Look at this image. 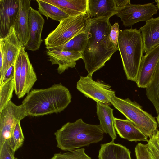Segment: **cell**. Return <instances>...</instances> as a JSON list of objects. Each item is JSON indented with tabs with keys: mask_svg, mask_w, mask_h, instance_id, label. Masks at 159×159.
Here are the masks:
<instances>
[{
	"mask_svg": "<svg viewBox=\"0 0 159 159\" xmlns=\"http://www.w3.org/2000/svg\"><path fill=\"white\" fill-rule=\"evenodd\" d=\"M118 47L127 79L136 82L143 53L140 30L136 28L120 30Z\"/></svg>",
	"mask_w": 159,
	"mask_h": 159,
	"instance_id": "cell-4",
	"label": "cell"
},
{
	"mask_svg": "<svg viewBox=\"0 0 159 159\" xmlns=\"http://www.w3.org/2000/svg\"><path fill=\"white\" fill-rule=\"evenodd\" d=\"M155 2L156 3L157 7V9L159 10V0H155Z\"/></svg>",
	"mask_w": 159,
	"mask_h": 159,
	"instance_id": "cell-36",
	"label": "cell"
},
{
	"mask_svg": "<svg viewBox=\"0 0 159 159\" xmlns=\"http://www.w3.org/2000/svg\"><path fill=\"white\" fill-rule=\"evenodd\" d=\"M23 48L22 46L16 57L14 64V91L17 96L19 93L20 80L22 66Z\"/></svg>",
	"mask_w": 159,
	"mask_h": 159,
	"instance_id": "cell-27",
	"label": "cell"
},
{
	"mask_svg": "<svg viewBox=\"0 0 159 159\" xmlns=\"http://www.w3.org/2000/svg\"><path fill=\"white\" fill-rule=\"evenodd\" d=\"M43 0L57 7L69 16L74 17L89 13V0Z\"/></svg>",
	"mask_w": 159,
	"mask_h": 159,
	"instance_id": "cell-19",
	"label": "cell"
},
{
	"mask_svg": "<svg viewBox=\"0 0 159 159\" xmlns=\"http://www.w3.org/2000/svg\"><path fill=\"white\" fill-rule=\"evenodd\" d=\"M37 77L27 53L23 47L22 66L20 83V89L17 96L20 99L26 93H29L34 84L37 80Z\"/></svg>",
	"mask_w": 159,
	"mask_h": 159,
	"instance_id": "cell-16",
	"label": "cell"
},
{
	"mask_svg": "<svg viewBox=\"0 0 159 159\" xmlns=\"http://www.w3.org/2000/svg\"><path fill=\"white\" fill-rule=\"evenodd\" d=\"M145 89L147 97L158 114L159 112V60L152 80Z\"/></svg>",
	"mask_w": 159,
	"mask_h": 159,
	"instance_id": "cell-24",
	"label": "cell"
},
{
	"mask_svg": "<svg viewBox=\"0 0 159 159\" xmlns=\"http://www.w3.org/2000/svg\"><path fill=\"white\" fill-rule=\"evenodd\" d=\"M46 53L52 65H58L57 71L59 74L70 68H75L76 61L83 58V53L80 52L47 49Z\"/></svg>",
	"mask_w": 159,
	"mask_h": 159,
	"instance_id": "cell-14",
	"label": "cell"
},
{
	"mask_svg": "<svg viewBox=\"0 0 159 159\" xmlns=\"http://www.w3.org/2000/svg\"><path fill=\"white\" fill-rule=\"evenodd\" d=\"M90 18H110L117 12L115 0H89Z\"/></svg>",
	"mask_w": 159,
	"mask_h": 159,
	"instance_id": "cell-20",
	"label": "cell"
},
{
	"mask_svg": "<svg viewBox=\"0 0 159 159\" xmlns=\"http://www.w3.org/2000/svg\"><path fill=\"white\" fill-rule=\"evenodd\" d=\"M14 66L12 65L6 72L2 81L0 84V86L7 82L11 78L14 77Z\"/></svg>",
	"mask_w": 159,
	"mask_h": 159,
	"instance_id": "cell-34",
	"label": "cell"
},
{
	"mask_svg": "<svg viewBox=\"0 0 159 159\" xmlns=\"http://www.w3.org/2000/svg\"><path fill=\"white\" fill-rule=\"evenodd\" d=\"M89 14L69 16L61 22L44 40L47 49L63 45L77 35L85 32Z\"/></svg>",
	"mask_w": 159,
	"mask_h": 159,
	"instance_id": "cell-6",
	"label": "cell"
},
{
	"mask_svg": "<svg viewBox=\"0 0 159 159\" xmlns=\"http://www.w3.org/2000/svg\"><path fill=\"white\" fill-rule=\"evenodd\" d=\"M96 102L97 114L100 122L99 125L104 133L109 134L112 140L114 141L117 135L114 125L113 109L108 104Z\"/></svg>",
	"mask_w": 159,
	"mask_h": 159,
	"instance_id": "cell-21",
	"label": "cell"
},
{
	"mask_svg": "<svg viewBox=\"0 0 159 159\" xmlns=\"http://www.w3.org/2000/svg\"><path fill=\"white\" fill-rule=\"evenodd\" d=\"M156 136L159 141V130H157L156 133Z\"/></svg>",
	"mask_w": 159,
	"mask_h": 159,
	"instance_id": "cell-38",
	"label": "cell"
},
{
	"mask_svg": "<svg viewBox=\"0 0 159 159\" xmlns=\"http://www.w3.org/2000/svg\"><path fill=\"white\" fill-rule=\"evenodd\" d=\"M111 26L107 18H89L88 20L85 31L87 44L82 59L88 75L92 77L118 50L109 39Z\"/></svg>",
	"mask_w": 159,
	"mask_h": 159,
	"instance_id": "cell-1",
	"label": "cell"
},
{
	"mask_svg": "<svg viewBox=\"0 0 159 159\" xmlns=\"http://www.w3.org/2000/svg\"><path fill=\"white\" fill-rule=\"evenodd\" d=\"M131 152L125 146L114 141L102 144L99 151V159H131Z\"/></svg>",
	"mask_w": 159,
	"mask_h": 159,
	"instance_id": "cell-22",
	"label": "cell"
},
{
	"mask_svg": "<svg viewBox=\"0 0 159 159\" xmlns=\"http://www.w3.org/2000/svg\"><path fill=\"white\" fill-rule=\"evenodd\" d=\"M111 103L147 136L149 138L157 133L158 124L155 118L136 102L114 96Z\"/></svg>",
	"mask_w": 159,
	"mask_h": 159,
	"instance_id": "cell-5",
	"label": "cell"
},
{
	"mask_svg": "<svg viewBox=\"0 0 159 159\" xmlns=\"http://www.w3.org/2000/svg\"><path fill=\"white\" fill-rule=\"evenodd\" d=\"M19 0H0V39L7 35L19 12Z\"/></svg>",
	"mask_w": 159,
	"mask_h": 159,
	"instance_id": "cell-12",
	"label": "cell"
},
{
	"mask_svg": "<svg viewBox=\"0 0 159 159\" xmlns=\"http://www.w3.org/2000/svg\"><path fill=\"white\" fill-rule=\"evenodd\" d=\"M39 12L48 19L50 18L54 20L61 22L69 16L57 7L46 2L43 0H36Z\"/></svg>",
	"mask_w": 159,
	"mask_h": 159,
	"instance_id": "cell-25",
	"label": "cell"
},
{
	"mask_svg": "<svg viewBox=\"0 0 159 159\" xmlns=\"http://www.w3.org/2000/svg\"><path fill=\"white\" fill-rule=\"evenodd\" d=\"M70 152L56 153L51 159H91L86 154L84 148H78Z\"/></svg>",
	"mask_w": 159,
	"mask_h": 159,
	"instance_id": "cell-28",
	"label": "cell"
},
{
	"mask_svg": "<svg viewBox=\"0 0 159 159\" xmlns=\"http://www.w3.org/2000/svg\"><path fill=\"white\" fill-rule=\"evenodd\" d=\"M158 115L157 118V122L159 126V112L157 114Z\"/></svg>",
	"mask_w": 159,
	"mask_h": 159,
	"instance_id": "cell-37",
	"label": "cell"
},
{
	"mask_svg": "<svg viewBox=\"0 0 159 159\" xmlns=\"http://www.w3.org/2000/svg\"><path fill=\"white\" fill-rule=\"evenodd\" d=\"M143 43V53H146L159 44V16L151 18L140 28Z\"/></svg>",
	"mask_w": 159,
	"mask_h": 159,
	"instance_id": "cell-17",
	"label": "cell"
},
{
	"mask_svg": "<svg viewBox=\"0 0 159 159\" xmlns=\"http://www.w3.org/2000/svg\"><path fill=\"white\" fill-rule=\"evenodd\" d=\"M24 140V137L19 122L16 125L10 139V145L12 149L15 151L17 150L23 145Z\"/></svg>",
	"mask_w": 159,
	"mask_h": 159,
	"instance_id": "cell-29",
	"label": "cell"
},
{
	"mask_svg": "<svg viewBox=\"0 0 159 159\" xmlns=\"http://www.w3.org/2000/svg\"><path fill=\"white\" fill-rule=\"evenodd\" d=\"M136 159H153L148 149L147 144L138 143L135 149Z\"/></svg>",
	"mask_w": 159,
	"mask_h": 159,
	"instance_id": "cell-32",
	"label": "cell"
},
{
	"mask_svg": "<svg viewBox=\"0 0 159 159\" xmlns=\"http://www.w3.org/2000/svg\"><path fill=\"white\" fill-rule=\"evenodd\" d=\"M19 14L13 27L22 46L25 47L29 39V15L31 7L30 1L19 0Z\"/></svg>",
	"mask_w": 159,
	"mask_h": 159,
	"instance_id": "cell-15",
	"label": "cell"
},
{
	"mask_svg": "<svg viewBox=\"0 0 159 159\" xmlns=\"http://www.w3.org/2000/svg\"><path fill=\"white\" fill-rule=\"evenodd\" d=\"M3 65V58L2 51L0 50V77L1 76Z\"/></svg>",
	"mask_w": 159,
	"mask_h": 159,
	"instance_id": "cell-35",
	"label": "cell"
},
{
	"mask_svg": "<svg viewBox=\"0 0 159 159\" xmlns=\"http://www.w3.org/2000/svg\"><path fill=\"white\" fill-rule=\"evenodd\" d=\"M14 89V77L0 86V112L11 101Z\"/></svg>",
	"mask_w": 159,
	"mask_h": 159,
	"instance_id": "cell-26",
	"label": "cell"
},
{
	"mask_svg": "<svg viewBox=\"0 0 159 159\" xmlns=\"http://www.w3.org/2000/svg\"><path fill=\"white\" fill-rule=\"evenodd\" d=\"M104 133L99 125L88 124L80 119L74 122L66 123L54 135L57 147L70 151L100 142Z\"/></svg>",
	"mask_w": 159,
	"mask_h": 159,
	"instance_id": "cell-3",
	"label": "cell"
},
{
	"mask_svg": "<svg viewBox=\"0 0 159 159\" xmlns=\"http://www.w3.org/2000/svg\"><path fill=\"white\" fill-rule=\"evenodd\" d=\"M158 9L153 3L134 4L129 3L117 8L116 16L125 27H132L141 21L146 22L157 13Z\"/></svg>",
	"mask_w": 159,
	"mask_h": 159,
	"instance_id": "cell-9",
	"label": "cell"
},
{
	"mask_svg": "<svg viewBox=\"0 0 159 159\" xmlns=\"http://www.w3.org/2000/svg\"><path fill=\"white\" fill-rule=\"evenodd\" d=\"M119 31V25L118 23H115L113 25H111L109 39L110 41L116 47H118Z\"/></svg>",
	"mask_w": 159,
	"mask_h": 159,
	"instance_id": "cell-33",
	"label": "cell"
},
{
	"mask_svg": "<svg viewBox=\"0 0 159 159\" xmlns=\"http://www.w3.org/2000/svg\"><path fill=\"white\" fill-rule=\"evenodd\" d=\"M15 159H17V158H15Z\"/></svg>",
	"mask_w": 159,
	"mask_h": 159,
	"instance_id": "cell-39",
	"label": "cell"
},
{
	"mask_svg": "<svg viewBox=\"0 0 159 159\" xmlns=\"http://www.w3.org/2000/svg\"><path fill=\"white\" fill-rule=\"evenodd\" d=\"M159 60V44L143 56L136 83L139 88H146L151 81Z\"/></svg>",
	"mask_w": 159,
	"mask_h": 159,
	"instance_id": "cell-11",
	"label": "cell"
},
{
	"mask_svg": "<svg viewBox=\"0 0 159 159\" xmlns=\"http://www.w3.org/2000/svg\"><path fill=\"white\" fill-rule=\"evenodd\" d=\"M28 116L22 104L16 105L11 101L0 112V148L10 140L17 124Z\"/></svg>",
	"mask_w": 159,
	"mask_h": 159,
	"instance_id": "cell-7",
	"label": "cell"
},
{
	"mask_svg": "<svg viewBox=\"0 0 159 159\" xmlns=\"http://www.w3.org/2000/svg\"><path fill=\"white\" fill-rule=\"evenodd\" d=\"M30 36L25 49L34 51L38 50L43 40L41 34L45 20L41 13L31 7L29 15Z\"/></svg>",
	"mask_w": 159,
	"mask_h": 159,
	"instance_id": "cell-13",
	"label": "cell"
},
{
	"mask_svg": "<svg viewBox=\"0 0 159 159\" xmlns=\"http://www.w3.org/2000/svg\"><path fill=\"white\" fill-rule=\"evenodd\" d=\"M86 44V37L84 32L76 36L63 45L48 49L83 53L85 49Z\"/></svg>",
	"mask_w": 159,
	"mask_h": 159,
	"instance_id": "cell-23",
	"label": "cell"
},
{
	"mask_svg": "<svg viewBox=\"0 0 159 159\" xmlns=\"http://www.w3.org/2000/svg\"><path fill=\"white\" fill-rule=\"evenodd\" d=\"M147 142L148 149L152 158L159 159V141L156 134L149 137Z\"/></svg>",
	"mask_w": 159,
	"mask_h": 159,
	"instance_id": "cell-30",
	"label": "cell"
},
{
	"mask_svg": "<svg viewBox=\"0 0 159 159\" xmlns=\"http://www.w3.org/2000/svg\"><path fill=\"white\" fill-rule=\"evenodd\" d=\"M15 152L11 147L10 140H7L0 148V159H15Z\"/></svg>",
	"mask_w": 159,
	"mask_h": 159,
	"instance_id": "cell-31",
	"label": "cell"
},
{
	"mask_svg": "<svg viewBox=\"0 0 159 159\" xmlns=\"http://www.w3.org/2000/svg\"><path fill=\"white\" fill-rule=\"evenodd\" d=\"M114 125L117 133L121 138L130 141H148V137L127 119L115 118Z\"/></svg>",
	"mask_w": 159,
	"mask_h": 159,
	"instance_id": "cell-18",
	"label": "cell"
},
{
	"mask_svg": "<svg viewBox=\"0 0 159 159\" xmlns=\"http://www.w3.org/2000/svg\"><path fill=\"white\" fill-rule=\"evenodd\" d=\"M22 47L13 26L11 28L7 36L4 38L0 39V50L2 52L3 58L0 84L7 71L14 65L16 57Z\"/></svg>",
	"mask_w": 159,
	"mask_h": 159,
	"instance_id": "cell-10",
	"label": "cell"
},
{
	"mask_svg": "<svg viewBox=\"0 0 159 159\" xmlns=\"http://www.w3.org/2000/svg\"><path fill=\"white\" fill-rule=\"evenodd\" d=\"M77 89L85 96L96 102L110 105L111 98L115 96V92L111 86L103 82L93 80L92 76H80L77 83Z\"/></svg>",
	"mask_w": 159,
	"mask_h": 159,
	"instance_id": "cell-8",
	"label": "cell"
},
{
	"mask_svg": "<svg viewBox=\"0 0 159 159\" xmlns=\"http://www.w3.org/2000/svg\"><path fill=\"white\" fill-rule=\"evenodd\" d=\"M71 98L67 88L60 83L47 88L32 90L22 104L28 116H42L60 113L71 102Z\"/></svg>",
	"mask_w": 159,
	"mask_h": 159,
	"instance_id": "cell-2",
	"label": "cell"
}]
</instances>
